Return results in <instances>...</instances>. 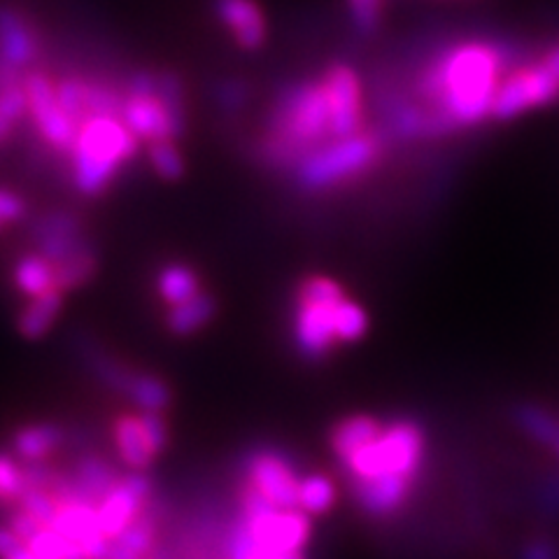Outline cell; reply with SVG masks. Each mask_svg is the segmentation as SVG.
I'll list each match as a JSON object with an SVG mask.
<instances>
[{
    "instance_id": "2e32d148",
    "label": "cell",
    "mask_w": 559,
    "mask_h": 559,
    "mask_svg": "<svg viewBox=\"0 0 559 559\" xmlns=\"http://www.w3.org/2000/svg\"><path fill=\"white\" fill-rule=\"evenodd\" d=\"M12 283H14V289L20 292V296H24L26 301L38 299V296H45L51 292L66 294L59 285L57 264L49 257H45L40 250L26 252L14 261Z\"/></svg>"
},
{
    "instance_id": "e0dca14e",
    "label": "cell",
    "mask_w": 559,
    "mask_h": 559,
    "mask_svg": "<svg viewBox=\"0 0 559 559\" xmlns=\"http://www.w3.org/2000/svg\"><path fill=\"white\" fill-rule=\"evenodd\" d=\"M38 59V38L26 20L12 10H0V66L20 70Z\"/></svg>"
},
{
    "instance_id": "7a4b0ae2",
    "label": "cell",
    "mask_w": 559,
    "mask_h": 559,
    "mask_svg": "<svg viewBox=\"0 0 559 559\" xmlns=\"http://www.w3.org/2000/svg\"><path fill=\"white\" fill-rule=\"evenodd\" d=\"M371 329L369 312L347 296L338 280L308 275L294 292L292 336L296 349L312 361L334 355L343 345H355Z\"/></svg>"
},
{
    "instance_id": "ba28073f",
    "label": "cell",
    "mask_w": 559,
    "mask_h": 559,
    "mask_svg": "<svg viewBox=\"0 0 559 559\" xmlns=\"http://www.w3.org/2000/svg\"><path fill=\"white\" fill-rule=\"evenodd\" d=\"M110 445L115 460L129 471H147L168 448L166 413L124 411L110 423Z\"/></svg>"
},
{
    "instance_id": "4316f807",
    "label": "cell",
    "mask_w": 559,
    "mask_h": 559,
    "mask_svg": "<svg viewBox=\"0 0 559 559\" xmlns=\"http://www.w3.org/2000/svg\"><path fill=\"white\" fill-rule=\"evenodd\" d=\"M536 509L546 520H559V468L548 474L546 480L540 483Z\"/></svg>"
},
{
    "instance_id": "8fae6325",
    "label": "cell",
    "mask_w": 559,
    "mask_h": 559,
    "mask_svg": "<svg viewBox=\"0 0 559 559\" xmlns=\"http://www.w3.org/2000/svg\"><path fill=\"white\" fill-rule=\"evenodd\" d=\"M320 82L329 100L331 127H334L336 138L355 135L369 129V124H366L361 80L355 68H349L347 63L329 66Z\"/></svg>"
},
{
    "instance_id": "44dd1931",
    "label": "cell",
    "mask_w": 559,
    "mask_h": 559,
    "mask_svg": "<svg viewBox=\"0 0 559 559\" xmlns=\"http://www.w3.org/2000/svg\"><path fill=\"white\" fill-rule=\"evenodd\" d=\"M66 294L51 292L38 299H28L20 310V334L26 338H43L57 324Z\"/></svg>"
},
{
    "instance_id": "4fadbf2b",
    "label": "cell",
    "mask_w": 559,
    "mask_h": 559,
    "mask_svg": "<svg viewBox=\"0 0 559 559\" xmlns=\"http://www.w3.org/2000/svg\"><path fill=\"white\" fill-rule=\"evenodd\" d=\"M68 448V431L57 423H31L12 433L10 452L26 464L55 460Z\"/></svg>"
},
{
    "instance_id": "9c48e42d",
    "label": "cell",
    "mask_w": 559,
    "mask_h": 559,
    "mask_svg": "<svg viewBox=\"0 0 559 559\" xmlns=\"http://www.w3.org/2000/svg\"><path fill=\"white\" fill-rule=\"evenodd\" d=\"M301 480L304 471L283 450L259 448L245 457L238 483L266 503L301 509Z\"/></svg>"
},
{
    "instance_id": "f1b7e54d",
    "label": "cell",
    "mask_w": 559,
    "mask_h": 559,
    "mask_svg": "<svg viewBox=\"0 0 559 559\" xmlns=\"http://www.w3.org/2000/svg\"><path fill=\"white\" fill-rule=\"evenodd\" d=\"M26 215V201L12 189L0 187V231Z\"/></svg>"
},
{
    "instance_id": "484cf974",
    "label": "cell",
    "mask_w": 559,
    "mask_h": 559,
    "mask_svg": "<svg viewBox=\"0 0 559 559\" xmlns=\"http://www.w3.org/2000/svg\"><path fill=\"white\" fill-rule=\"evenodd\" d=\"M152 168L162 175L164 180H178L185 173V159L180 150L175 147V140H164V143H152L147 147Z\"/></svg>"
},
{
    "instance_id": "5b68a950",
    "label": "cell",
    "mask_w": 559,
    "mask_h": 559,
    "mask_svg": "<svg viewBox=\"0 0 559 559\" xmlns=\"http://www.w3.org/2000/svg\"><path fill=\"white\" fill-rule=\"evenodd\" d=\"M140 147L138 135L119 115H92L80 129L75 145L70 150V173L82 197H98L115 180Z\"/></svg>"
},
{
    "instance_id": "6da1fadb",
    "label": "cell",
    "mask_w": 559,
    "mask_h": 559,
    "mask_svg": "<svg viewBox=\"0 0 559 559\" xmlns=\"http://www.w3.org/2000/svg\"><path fill=\"white\" fill-rule=\"evenodd\" d=\"M524 57L503 40L466 38L441 47L413 78L411 94L390 105L388 133L401 140H439L492 119L509 70Z\"/></svg>"
},
{
    "instance_id": "30bf717a",
    "label": "cell",
    "mask_w": 559,
    "mask_h": 559,
    "mask_svg": "<svg viewBox=\"0 0 559 559\" xmlns=\"http://www.w3.org/2000/svg\"><path fill=\"white\" fill-rule=\"evenodd\" d=\"M28 117L43 143L59 154H70L78 138V124L66 115L57 94V80L45 70H31L24 75Z\"/></svg>"
},
{
    "instance_id": "7402d4cb",
    "label": "cell",
    "mask_w": 559,
    "mask_h": 559,
    "mask_svg": "<svg viewBox=\"0 0 559 559\" xmlns=\"http://www.w3.org/2000/svg\"><path fill=\"white\" fill-rule=\"evenodd\" d=\"M336 499H338V487L334 478H329L326 474H318V471H310V474L304 471L299 501H301V509L308 515L312 518L326 515L336 506Z\"/></svg>"
},
{
    "instance_id": "603a6c76",
    "label": "cell",
    "mask_w": 559,
    "mask_h": 559,
    "mask_svg": "<svg viewBox=\"0 0 559 559\" xmlns=\"http://www.w3.org/2000/svg\"><path fill=\"white\" fill-rule=\"evenodd\" d=\"M24 115H28L24 78L10 73L0 82V140H5L14 131Z\"/></svg>"
},
{
    "instance_id": "277c9868",
    "label": "cell",
    "mask_w": 559,
    "mask_h": 559,
    "mask_svg": "<svg viewBox=\"0 0 559 559\" xmlns=\"http://www.w3.org/2000/svg\"><path fill=\"white\" fill-rule=\"evenodd\" d=\"M429 452V436L413 417L384 423L373 439L338 462L347 487L382 480L417 483Z\"/></svg>"
},
{
    "instance_id": "3957f363",
    "label": "cell",
    "mask_w": 559,
    "mask_h": 559,
    "mask_svg": "<svg viewBox=\"0 0 559 559\" xmlns=\"http://www.w3.org/2000/svg\"><path fill=\"white\" fill-rule=\"evenodd\" d=\"M322 82H301L280 94L269 119L261 154L271 166L296 168L304 156L334 140Z\"/></svg>"
},
{
    "instance_id": "ac0fdd59",
    "label": "cell",
    "mask_w": 559,
    "mask_h": 559,
    "mask_svg": "<svg viewBox=\"0 0 559 559\" xmlns=\"http://www.w3.org/2000/svg\"><path fill=\"white\" fill-rule=\"evenodd\" d=\"M382 419L369 413L345 415L329 431V448L336 462H343L349 454L357 452L361 445L369 443L373 436L382 429Z\"/></svg>"
},
{
    "instance_id": "52a82bcc",
    "label": "cell",
    "mask_w": 559,
    "mask_h": 559,
    "mask_svg": "<svg viewBox=\"0 0 559 559\" xmlns=\"http://www.w3.org/2000/svg\"><path fill=\"white\" fill-rule=\"evenodd\" d=\"M559 100V40L538 55H527L503 78L495 105V121H511L527 112L548 108Z\"/></svg>"
},
{
    "instance_id": "d4e9b609",
    "label": "cell",
    "mask_w": 559,
    "mask_h": 559,
    "mask_svg": "<svg viewBox=\"0 0 559 559\" xmlns=\"http://www.w3.org/2000/svg\"><path fill=\"white\" fill-rule=\"evenodd\" d=\"M384 5H388V0H347L349 20H353L355 31L364 35V38L376 35V31L380 28Z\"/></svg>"
},
{
    "instance_id": "f546056e",
    "label": "cell",
    "mask_w": 559,
    "mask_h": 559,
    "mask_svg": "<svg viewBox=\"0 0 559 559\" xmlns=\"http://www.w3.org/2000/svg\"><path fill=\"white\" fill-rule=\"evenodd\" d=\"M550 454L555 457V462L559 464V431H557V439H555V443H552V448H550Z\"/></svg>"
},
{
    "instance_id": "ffe728a7",
    "label": "cell",
    "mask_w": 559,
    "mask_h": 559,
    "mask_svg": "<svg viewBox=\"0 0 559 559\" xmlns=\"http://www.w3.org/2000/svg\"><path fill=\"white\" fill-rule=\"evenodd\" d=\"M217 314V301L213 296L201 292L194 299H189L180 306L168 308L166 326L173 336H194L203 331Z\"/></svg>"
},
{
    "instance_id": "8992f818",
    "label": "cell",
    "mask_w": 559,
    "mask_h": 559,
    "mask_svg": "<svg viewBox=\"0 0 559 559\" xmlns=\"http://www.w3.org/2000/svg\"><path fill=\"white\" fill-rule=\"evenodd\" d=\"M382 152L384 135L371 127L355 135L334 138L296 164V182L312 191L345 187L376 168Z\"/></svg>"
},
{
    "instance_id": "83f0119b",
    "label": "cell",
    "mask_w": 559,
    "mask_h": 559,
    "mask_svg": "<svg viewBox=\"0 0 559 559\" xmlns=\"http://www.w3.org/2000/svg\"><path fill=\"white\" fill-rule=\"evenodd\" d=\"M518 559H559V538L540 534L522 544Z\"/></svg>"
},
{
    "instance_id": "d6986e66",
    "label": "cell",
    "mask_w": 559,
    "mask_h": 559,
    "mask_svg": "<svg viewBox=\"0 0 559 559\" xmlns=\"http://www.w3.org/2000/svg\"><path fill=\"white\" fill-rule=\"evenodd\" d=\"M203 292L201 275L189 264L173 261L156 273V294L164 301L166 308H175L189 299H194Z\"/></svg>"
},
{
    "instance_id": "cb8c5ba5",
    "label": "cell",
    "mask_w": 559,
    "mask_h": 559,
    "mask_svg": "<svg viewBox=\"0 0 559 559\" xmlns=\"http://www.w3.org/2000/svg\"><path fill=\"white\" fill-rule=\"evenodd\" d=\"M26 483V466L10 450H0V511L20 499Z\"/></svg>"
},
{
    "instance_id": "9a60e30c",
    "label": "cell",
    "mask_w": 559,
    "mask_h": 559,
    "mask_svg": "<svg viewBox=\"0 0 559 559\" xmlns=\"http://www.w3.org/2000/svg\"><path fill=\"white\" fill-rule=\"evenodd\" d=\"M509 419L513 429H518L530 443L550 452L559 431V411L540 404V401L524 399L515 401L509 408Z\"/></svg>"
},
{
    "instance_id": "5bb4252c",
    "label": "cell",
    "mask_w": 559,
    "mask_h": 559,
    "mask_svg": "<svg viewBox=\"0 0 559 559\" xmlns=\"http://www.w3.org/2000/svg\"><path fill=\"white\" fill-rule=\"evenodd\" d=\"M222 24L242 49H259L266 40V20L257 0H215Z\"/></svg>"
},
{
    "instance_id": "7c38bea8",
    "label": "cell",
    "mask_w": 559,
    "mask_h": 559,
    "mask_svg": "<svg viewBox=\"0 0 559 559\" xmlns=\"http://www.w3.org/2000/svg\"><path fill=\"white\" fill-rule=\"evenodd\" d=\"M35 240H38V250L61 266L63 261L73 259L82 250L92 248L84 240L78 219L70 213H49L35 226Z\"/></svg>"
}]
</instances>
